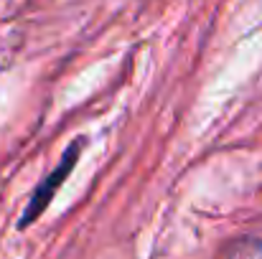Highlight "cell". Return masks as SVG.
I'll list each match as a JSON object with an SVG mask.
<instances>
[{"label":"cell","instance_id":"6da1fadb","mask_svg":"<svg viewBox=\"0 0 262 259\" xmlns=\"http://www.w3.org/2000/svg\"><path fill=\"white\" fill-rule=\"evenodd\" d=\"M79 150H82V143H79V140L72 143V148L67 150V155H64V160L59 163V168L49 173V175L41 180V185L33 191V196H31V201H28L23 216H20V224H18L20 229H23V226H31V224L43 214V208L51 203V198H54V193L59 191V185L67 180V175H69L72 168L77 166V155H79Z\"/></svg>","mask_w":262,"mask_h":259},{"label":"cell","instance_id":"7a4b0ae2","mask_svg":"<svg viewBox=\"0 0 262 259\" xmlns=\"http://www.w3.org/2000/svg\"><path fill=\"white\" fill-rule=\"evenodd\" d=\"M216 259H262V239L260 237H239L229 242Z\"/></svg>","mask_w":262,"mask_h":259}]
</instances>
